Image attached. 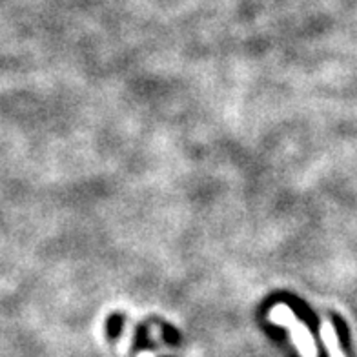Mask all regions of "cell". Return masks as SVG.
Here are the masks:
<instances>
[{
  "label": "cell",
  "mask_w": 357,
  "mask_h": 357,
  "mask_svg": "<svg viewBox=\"0 0 357 357\" xmlns=\"http://www.w3.org/2000/svg\"><path fill=\"white\" fill-rule=\"evenodd\" d=\"M139 357H155V356L151 352H142Z\"/></svg>",
  "instance_id": "3957f363"
},
{
  "label": "cell",
  "mask_w": 357,
  "mask_h": 357,
  "mask_svg": "<svg viewBox=\"0 0 357 357\" xmlns=\"http://www.w3.org/2000/svg\"><path fill=\"white\" fill-rule=\"evenodd\" d=\"M270 321H274L279 326L288 329L290 335H292V341H294V344L299 350L301 357H317V348H315L312 332L292 312L288 304H275L274 308L270 310Z\"/></svg>",
  "instance_id": "6da1fadb"
},
{
  "label": "cell",
  "mask_w": 357,
  "mask_h": 357,
  "mask_svg": "<svg viewBox=\"0 0 357 357\" xmlns=\"http://www.w3.org/2000/svg\"><path fill=\"white\" fill-rule=\"evenodd\" d=\"M321 338H323V343L326 347V350H329L330 357H344L343 350L339 347L338 333H335V330H333V326L329 321H324L321 324Z\"/></svg>",
  "instance_id": "7a4b0ae2"
}]
</instances>
